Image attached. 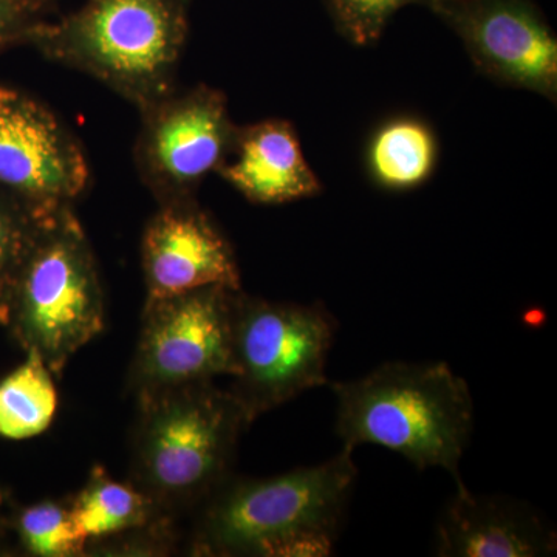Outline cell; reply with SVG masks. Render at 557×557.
Listing matches in <instances>:
<instances>
[{"label": "cell", "instance_id": "cell-18", "mask_svg": "<svg viewBox=\"0 0 557 557\" xmlns=\"http://www.w3.org/2000/svg\"><path fill=\"white\" fill-rule=\"evenodd\" d=\"M47 219V218H46ZM40 219L0 190V325L9 324L11 293L40 228Z\"/></svg>", "mask_w": 557, "mask_h": 557}, {"label": "cell", "instance_id": "cell-5", "mask_svg": "<svg viewBox=\"0 0 557 557\" xmlns=\"http://www.w3.org/2000/svg\"><path fill=\"white\" fill-rule=\"evenodd\" d=\"M106 304L90 242L73 207L40 223L11 293L9 324L27 355L61 375L104 330Z\"/></svg>", "mask_w": 557, "mask_h": 557}, {"label": "cell", "instance_id": "cell-1", "mask_svg": "<svg viewBox=\"0 0 557 557\" xmlns=\"http://www.w3.org/2000/svg\"><path fill=\"white\" fill-rule=\"evenodd\" d=\"M354 450L265 479L231 474L194 511L190 555L329 556L357 480Z\"/></svg>", "mask_w": 557, "mask_h": 557}, {"label": "cell", "instance_id": "cell-3", "mask_svg": "<svg viewBox=\"0 0 557 557\" xmlns=\"http://www.w3.org/2000/svg\"><path fill=\"white\" fill-rule=\"evenodd\" d=\"M131 483L170 518L194 512L233 472L251 426L240 403L214 383L138 399Z\"/></svg>", "mask_w": 557, "mask_h": 557}, {"label": "cell", "instance_id": "cell-2", "mask_svg": "<svg viewBox=\"0 0 557 557\" xmlns=\"http://www.w3.org/2000/svg\"><path fill=\"white\" fill-rule=\"evenodd\" d=\"M344 448L376 445L418 469L458 467L474 426L467 380L446 362H386L362 379L329 383Z\"/></svg>", "mask_w": 557, "mask_h": 557}, {"label": "cell", "instance_id": "cell-6", "mask_svg": "<svg viewBox=\"0 0 557 557\" xmlns=\"http://www.w3.org/2000/svg\"><path fill=\"white\" fill-rule=\"evenodd\" d=\"M336 322L322 306H302L245 295L234 299L236 375L230 392L249 423L330 381L325 366Z\"/></svg>", "mask_w": 557, "mask_h": 557}, {"label": "cell", "instance_id": "cell-19", "mask_svg": "<svg viewBox=\"0 0 557 557\" xmlns=\"http://www.w3.org/2000/svg\"><path fill=\"white\" fill-rule=\"evenodd\" d=\"M417 0H330L341 33L357 46L375 42L387 21Z\"/></svg>", "mask_w": 557, "mask_h": 557}, {"label": "cell", "instance_id": "cell-7", "mask_svg": "<svg viewBox=\"0 0 557 557\" xmlns=\"http://www.w3.org/2000/svg\"><path fill=\"white\" fill-rule=\"evenodd\" d=\"M237 292L211 285L146 299L129 372V387L137 401L236 375L233 313Z\"/></svg>", "mask_w": 557, "mask_h": 557}, {"label": "cell", "instance_id": "cell-11", "mask_svg": "<svg viewBox=\"0 0 557 557\" xmlns=\"http://www.w3.org/2000/svg\"><path fill=\"white\" fill-rule=\"evenodd\" d=\"M146 299L223 285L240 289L228 239L194 199L159 205L141 242Z\"/></svg>", "mask_w": 557, "mask_h": 557}, {"label": "cell", "instance_id": "cell-17", "mask_svg": "<svg viewBox=\"0 0 557 557\" xmlns=\"http://www.w3.org/2000/svg\"><path fill=\"white\" fill-rule=\"evenodd\" d=\"M9 537H13L17 548L28 556L87 555V539L76 527L69 500H42L24 508L13 505L7 523Z\"/></svg>", "mask_w": 557, "mask_h": 557}, {"label": "cell", "instance_id": "cell-9", "mask_svg": "<svg viewBox=\"0 0 557 557\" xmlns=\"http://www.w3.org/2000/svg\"><path fill=\"white\" fill-rule=\"evenodd\" d=\"M90 170L72 132L30 95L0 86V190L40 219L73 207Z\"/></svg>", "mask_w": 557, "mask_h": 557}, {"label": "cell", "instance_id": "cell-8", "mask_svg": "<svg viewBox=\"0 0 557 557\" xmlns=\"http://www.w3.org/2000/svg\"><path fill=\"white\" fill-rule=\"evenodd\" d=\"M139 113L135 160L143 182L159 205L194 199L201 182L228 156L239 127L231 120L225 95L199 84L174 89Z\"/></svg>", "mask_w": 557, "mask_h": 557}, {"label": "cell", "instance_id": "cell-20", "mask_svg": "<svg viewBox=\"0 0 557 557\" xmlns=\"http://www.w3.org/2000/svg\"><path fill=\"white\" fill-rule=\"evenodd\" d=\"M32 9L20 0H0V51L21 40L27 42L35 28L30 22Z\"/></svg>", "mask_w": 557, "mask_h": 557}, {"label": "cell", "instance_id": "cell-4", "mask_svg": "<svg viewBox=\"0 0 557 557\" xmlns=\"http://www.w3.org/2000/svg\"><path fill=\"white\" fill-rule=\"evenodd\" d=\"M185 32L175 0H91L64 24L35 25L27 42L143 110L175 89Z\"/></svg>", "mask_w": 557, "mask_h": 557}, {"label": "cell", "instance_id": "cell-10", "mask_svg": "<svg viewBox=\"0 0 557 557\" xmlns=\"http://www.w3.org/2000/svg\"><path fill=\"white\" fill-rule=\"evenodd\" d=\"M475 67L504 86L557 100V39L528 0H429Z\"/></svg>", "mask_w": 557, "mask_h": 557}, {"label": "cell", "instance_id": "cell-22", "mask_svg": "<svg viewBox=\"0 0 557 557\" xmlns=\"http://www.w3.org/2000/svg\"><path fill=\"white\" fill-rule=\"evenodd\" d=\"M22 3H27V5L33 7V3H35V0H20Z\"/></svg>", "mask_w": 557, "mask_h": 557}, {"label": "cell", "instance_id": "cell-15", "mask_svg": "<svg viewBox=\"0 0 557 557\" xmlns=\"http://www.w3.org/2000/svg\"><path fill=\"white\" fill-rule=\"evenodd\" d=\"M437 156L431 127L413 116H398L380 126L370 139L368 168L380 188L403 193L428 182Z\"/></svg>", "mask_w": 557, "mask_h": 557}, {"label": "cell", "instance_id": "cell-12", "mask_svg": "<svg viewBox=\"0 0 557 557\" xmlns=\"http://www.w3.org/2000/svg\"><path fill=\"white\" fill-rule=\"evenodd\" d=\"M557 536L525 504L474 496L458 485L435 533L440 557H544L555 555Z\"/></svg>", "mask_w": 557, "mask_h": 557}, {"label": "cell", "instance_id": "cell-14", "mask_svg": "<svg viewBox=\"0 0 557 557\" xmlns=\"http://www.w3.org/2000/svg\"><path fill=\"white\" fill-rule=\"evenodd\" d=\"M73 519L87 545L141 530L161 519H174L132 483L116 482L102 467L91 469L86 485L69 500Z\"/></svg>", "mask_w": 557, "mask_h": 557}, {"label": "cell", "instance_id": "cell-16", "mask_svg": "<svg viewBox=\"0 0 557 557\" xmlns=\"http://www.w3.org/2000/svg\"><path fill=\"white\" fill-rule=\"evenodd\" d=\"M57 409L53 373L39 358L27 355L0 381V437L14 442L38 437L53 423Z\"/></svg>", "mask_w": 557, "mask_h": 557}, {"label": "cell", "instance_id": "cell-21", "mask_svg": "<svg viewBox=\"0 0 557 557\" xmlns=\"http://www.w3.org/2000/svg\"><path fill=\"white\" fill-rule=\"evenodd\" d=\"M11 508H13V502L10 500L9 494L0 490V548L3 542H7V523H9Z\"/></svg>", "mask_w": 557, "mask_h": 557}, {"label": "cell", "instance_id": "cell-13", "mask_svg": "<svg viewBox=\"0 0 557 557\" xmlns=\"http://www.w3.org/2000/svg\"><path fill=\"white\" fill-rule=\"evenodd\" d=\"M215 172L245 199L258 205L309 199L322 189L295 127L278 119L237 127L228 156Z\"/></svg>", "mask_w": 557, "mask_h": 557}]
</instances>
